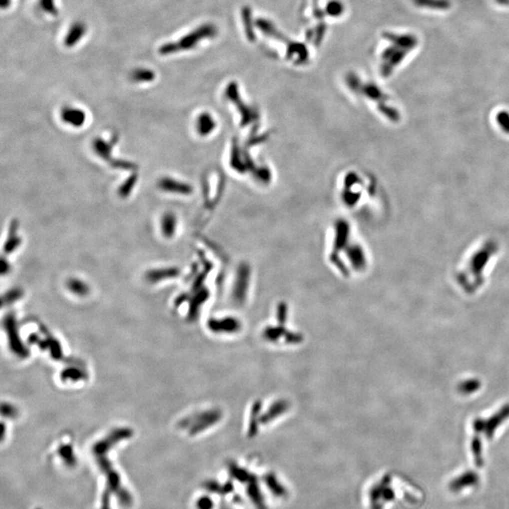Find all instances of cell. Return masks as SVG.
<instances>
[{
	"label": "cell",
	"mask_w": 509,
	"mask_h": 509,
	"mask_svg": "<svg viewBox=\"0 0 509 509\" xmlns=\"http://www.w3.org/2000/svg\"><path fill=\"white\" fill-rule=\"evenodd\" d=\"M18 221L13 220L9 224L8 228V237L6 242L4 244V252L6 254H10L13 251L16 250L19 245L22 243L21 238L18 236Z\"/></svg>",
	"instance_id": "ba28073f"
},
{
	"label": "cell",
	"mask_w": 509,
	"mask_h": 509,
	"mask_svg": "<svg viewBox=\"0 0 509 509\" xmlns=\"http://www.w3.org/2000/svg\"><path fill=\"white\" fill-rule=\"evenodd\" d=\"M217 33L215 25L212 24L201 25L197 28L193 29L190 33L182 36L175 42L162 43L159 47V54L161 56H169L182 51L191 50L197 46V44L208 38H212Z\"/></svg>",
	"instance_id": "6da1fadb"
},
{
	"label": "cell",
	"mask_w": 509,
	"mask_h": 509,
	"mask_svg": "<svg viewBox=\"0 0 509 509\" xmlns=\"http://www.w3.org/2000/svg\"><path fill=\"white\" fill-rule=\"evenodd\" d=\"M177 229V217L174 212L167 211L160 218V232L165 239L175 237Z\"/></svg>",
	"instance_id": "8992f818"
},
{
	"label": "cell",
	"mask_w": 509,
	"mask_h": 509,
	"mask_svg": "<svg viewBox=\"0 0 509 509\" xmlns=\"http://www.w3.org/2000/svg\"><path fill=\"white\" fill-rule=\"evenodd\" d=\"M118 141V136L113 135V137L107 141L103 138L97 137L92 141V150L96 154L97 157H99L102 160L107 161L110 167L118 169L121 159H117L112 158V150L114 148V145L116 144Z\"/></svg>",
	"instance_id": "7a4b0ae2"
},
{
	"label": "cell",
	"mask_w": 509,
	"mask_h": 509,
	"mask_svg": "<svg viewBox=\"0 0 509 509\" xmlns=\"http://www.w3.org/2000/svg\"><path fill=\"white\" fill-rule=\"evenodd\" d=\"M60 120L64 125L75 129L81 128L87 122V113L84 109L73 107L65 106L60 110Z\"/></svg>",
	"instance_id": "277c9868"
},
{
	"label": "cell",
	"mask_w": 509,
	"mask_h": 509,
	"mask_svg": "<svg viewBox=\"0 0 509 509\" xmlns=\"http://www.w3.org/2000/svg\"><path fill=\"white\" fill-rule=\"evenodd\" d=\"M157 187L161 192L176 195H190L193 191L190 184L186 183L182 180H178L172 176L160 177L157 182Z\"/></svg>",
	"instance_id": "3957f363"
},
{
	"label": "cell",
	"mask_w": 509,
	"mask_h": 509,
	"mask_svg": "<svg viewBox=\"0 0 509 509\" xmlns=\"http://www.w3.org/2000/svg\"><path fill=\"white\" fill-rule=\"evenodd\" d=\"M87 32V25L81 21H75L69 27L66 35L64 37L63 43L68 48H72L75 46L79 41L84 37Z\"/></svg>",
	"instance_id": "5b68a950"
},
{
	"label": "cell",
	"mask_w": 509,
	"mask_h": 509,
	"mask_svg": "<svg viewBox=\"0 0 509 509\" xmlns=\"http://www.w3.org/2000/svg\"><path fill=\"white\" fill-rule=\"evenodd\" d=\"M130 79L136 83H148L156 79V73L148 68L139 67L134 69L130 74Z\"/></svg>",
	"instance_id": "9c48e42d"
},
{
	"label": "cell",
	"mask_w": 509,
	"mask_h": 509,
	"mask_svg": "<svg viewBox=\"0 0 509 509\" xmlns=\"http://www.w3.org/2000/svg\"><path fill=\"white\" fill-rule=\"evenodd\" d=\"M215 121L209 112H202L195 121V129L201 137H206L213 132Z\"/></svg>",
	"instance_id": "52a82bcc"
},
{
	"label": "cell",
	"mask_w": 509,
	"mask_h": 509,
	"mask_svg": "<svg viewBox=\"0 0 509 509\" xmlns=\"http://www.w3.org/2000/svg\"><path fill=\"white\" fill-rule=\"evenodd\" d=\"M10 3H11V0H1V2H0L1 8L2 9L8 8L10 6Z\"/></svg>",
	"instance_id": "7c38bea8"
},
{
	"label": "cell",
	"mask_w": 509,
	"mask_h": 509,
	"mask_svg": "<svg viewBox=\"0 0 509 509\" xmlns=\"http://www.w3.org/2000/svg\"><path fill=\"white\" fill-rule=\"evenodd\" d=\"M138 181V174L133 173L130 175L124 183L119 186L118 188V194L122 198H126L127 195L130 194V192L133 191V188Z\"/></svg>",
	"instance_id": "30bf717a"
},
{
	"label": "cell",
	"mask_w": 509,
	"mask_h": 509,
	"mask_svg": "<svg viewBox=\"0 0 509 509\" xmlns=\"http://www.w3.org/2000/svg\"><path fill=\"white\" fill-rule=\"evenodd\" d=\"M39 5L44 12L51 16H57L58 9L55 0H39Z\"/></svg>",
	"instance_id": "8fae6325"
}]
</instances>
